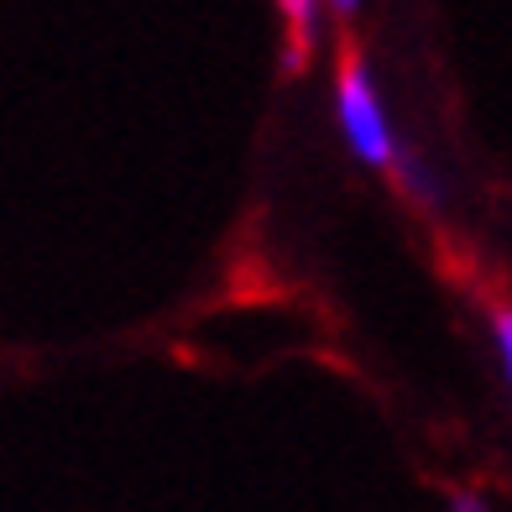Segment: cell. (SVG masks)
I'll return each mask as SVG.
<instances>
[{
  "label": "cell",
  "mask_w": 512,
  "mask_h": 512,
  "mask_svg": "<svg viewBox=\"0 0 512 512\" xmlns=\"http://www.w3.org/2000/svg\"><path fill=\"white\" fill-rule=\"evenodd\" d=\"M492 345H497V361H502V377L512 387V304L492 309Z\"/></svg>",
  "instance_id": "obj_4"
},
{
  "label": "cell",
  "mask_w": 512,
  "mask_h": 512,
  "mask_svg": "<svg viewBox=\"0 0 512 512\" xmlns=\"http://www.w3.org/2000/svg\"><path fill=\"white\" fill-rule=\"evenodd\" d=\"M387 173H392V183L403 189V199L418 204L424 215H439V209L450 204V183L439 178V168H434L429 157H418V152L403 147L398 157H392V168H387Z\"/></svg>",
  "instance_id": "obj_2"
},
{
  "label": "cell",
  "mask_w": 512,
  "mask_h": 512,
  "mask_svg": "<svg viewBox=\"0 0 512 512\" xmlns=\"http://www.w3.org/2000/svg\"><path fill=\"white\" fill-rule=\"evenodd\" d=\"M335 126H340V142L351 147L356 162L387 173L392 157L403 152V136L392 126V110L382 100L377 79L361 58V48H340V79H335Z\"/></svg>",
  "instance_id": "obj_1"
},
{
  "label": "cell",
  "mask_w": 512,
  "mask_h": 512,
  "mask_svg": "<svg viewBox=\"0 0 512 512\" xmlns=\"http://www.w3.org/2000/svg\"><path fill=\"white\" fill-rule=\"evenodd\" d=\"M324 6H330V11L340 16V21H351V16L361 11V0H324Z\"/></svg>",
  "instance_id": "obj_6"
},
{
  "label": "cell",
  "mask_w": 512,
  "mask_h": 512,
  "mask_svg": "<svg viewBox=\"0 0 512 512\" xmlns=\"http://www.w3.org/2000/svg\"><path fill=\"white\" fill-rule=\"evenodd\" d=\"M288 16V58H283V74H304L309 68V48L319 37V6L324 0H277Z\"/></svg>",
  "instance_id": "obj_3"
},
{
  "label": "cell",
  "mask_w": 512,
  "mask_h": 512,
  "mask_svg": "<svg viewBox=\"0 0 512 512\" xmlns=\"http://www.w3.org/2000/svg\"><path fill=\"white\" fill-rule=\"evenodd\" d=\"M450 507H455V512H486L492 502H481V497H471V492H450Z\"/></svg>",
  "instance_id": "obj_5"
}]
</instances>
